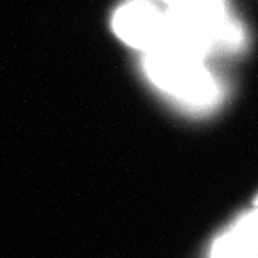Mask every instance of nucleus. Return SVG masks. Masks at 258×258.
<instances>
[{"label": "nucleus", "instance_id": "nucleus-2", "mask_svg": "<svg viewBox=\"0 0 258 258\" xmlns=\"http://www.w3.org/2000/svg\"><path fill=\"white\" fill-rule=\"evenodd\" d=\"M147 79L163 93L192 109H205L221 101V85L206 59L174 48L145 54Z\"/></svg>", "mask_w": 258, "mask_h": 258}, {"label": "nucleus", "instance_id": "nucleus-3", "mask_svg": "<svg viewBox=\"0 0 258 258\" xmlns=\"http://www.w3.org/2000/svg\"><path fill=\"white\" fill-rule=\"evenodd\" d=\"M113 31L129 47L151 54L165 41V13L149 0H129L115 11Z\"/></svg>", "mask_w": 258, "mask_h": 258}, {"label": "nucleus", "instance_id": "nucleus-1", "mask_svg": "<svg viewBox=\"0 0 258 258\" xmlns=\"http://www.w3.org/2000/svg\"><path fill=\"white\" fill-rule=\"evenodd\" d=\"M163 13L167 48L206 59L210 54H231L244 47V27L224 0H190Z\"/></svg>", "mask_w": 258, "mask_h": 258}]
</instances>
